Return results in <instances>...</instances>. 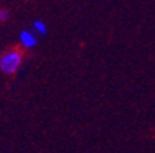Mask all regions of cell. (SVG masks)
<instances>
[{"mask_svg":"<svg viewBox=\"0 0 155 153\" xmlns=\"http://www.w3.org/2000/svg\"><path fill=\"white\" fill-rule=\"evenodd\" d=\"M21 63H22V54L20 52L16 49L8 50L0 58V70L5 75H12L20 69Z\"/></svg>","mask_w":155,"mask_h":153,"instance_id":"1","label":"cell"},{"mask_svg":"<svg viewBox=\"0 0 155 153\" xmlns=\"http://www.w3.org/2000/svg\"><path fill=\"white\" fill-rule=\"evenodd\" d=\"M18 39H20V43L24 48H27V49H31V48H35L36 44H37V37L36 34L30 31V30H25V31H21L20 32V36H18Z\"/></svg>","mask_w":155,"mask_h":153,"instance_id":"2","label":"cell"},{"mask_svg":"<svg viewBox=\"0 0 155 153\" xmlns=\"http://www.w3.org/2000/svg\"><path fill=\"white\" fill-rule=\"evenodd\" d=\"M33 31L37 33V34H40V36H45L47 33V26L43 21H40V20H37L33 22Z\"/></svg>","mask_w":155,"mask_h":153,"instance_id":"3","label":"cell"},{"mask_svg":"<svg viewBox=\"0 0 155 153\" xmlns=\"http://www.w3.org/2000/svg\"><path fill=\"white\" fill-rule=\"evenodd\" d=\"M10 17V12L6 9H2L0 10V22H6Z\"/></svg>","mask_w":155,"mask_h":153,"instance_id":"4","label":"cell"},{"mask_svg":"<svg viewBox=\"0 0 155 153\" xmlns=\"http://www.w3.org/2000/svg\"><path fill=\"white\" fill-rule=\"evenodd\" d=\"M0 58H2V54H0Z\"/></svg>","mask_w":155,"mask_h":153,"instance_id":"5","label":"cell"}]
</instances>
